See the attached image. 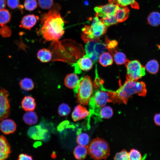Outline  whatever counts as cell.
<instances>
[{
  "mask_svg": "<svg viewBox=\"0 0 160 160\" xmlns=\"http://www.w3.org/2000/svg\"><path fill=\"white\" fill-rule=\"evenodd\" d=\"M47 132V129L42 128L40 125H36L30 127L27 134L33 140H41L44 138Z\"/></svg>",
  "mask_w": 160,
  "mask_h": 160,
  "instance_id": "cell-11",
  "label": "cell"
},
{
  "mask_svg": "<svg viewBox=\"0 0 160 160\" xmlns=\"http://www.w3.org/2000/svg\"><path fill=\"white\" fill-rule=\"evenodd\" d=\"M102 84L99 89H96L93 95L92 96L89 103L93 108H101L108 102L107 92L103 89Z\"/></svg>",
  "mask_w": 160,
  "mask_h": 160,
  "instance_id": "cell-7",
  "label": "cell"
},
{
  "mask_svg": "<svg viewBox=\"0 0 160 160\" xmlns=\"http://www.w3.org/2000/svg\"><path fill=\"white\" fill-rule=\"evenodd\" d=\"M107 49V44L99 41L95 44L94 49L95 52L100 55L101 54Z\"/></svg>",
  "mask_w": 160,
  "mask_h": 160,
  "instance_id": "cell-34",
  "label": "cell"
},
{
  "mask_svg": "<svg viewBox=\"0 0 160 160\" xmlns=\"http://www.w3.org/2000/svg\"><path fill=\"white\" fill-rule=\"evenodd\" d=\"M71 112L70 107L65 103L60 104L58 107V112L59 115L61 116H68Z\"/></svg>",
  "mask_w": 160,
  "mask_h": 160,
  "instance_id": "cell-32",
  "label": "cell"
},
{
  "mask_svg": "<svg viewBox=\"0 0 160 160\" xmlns=\"http://www.w3.org/2000/svg\"><path fill=\"white\" fill-rule=\"evenodd\" d=\"M90 114L87 108L81 104L76 106L72 112L71 117L75 122L84 119Z\"/></svg>",
  "mask_w": 160,
  "mask_h": 160,
  "instance_id": "cell-13",
  "label": "cell"
},
{
  "mask_svg": "<svg viewBox=\"0 0 160 160\" xmlns=\"http://www.w3.org/2000/svg\"><path fill=\"white\" fill-rule=\"evenodd\" d=\"M6 6L5 0H0V10L4 9Z\"/></svg>",
  "mask_w": 160,
  "mask_h": 160,
  "instance_id": "cell-44",
  "label": "cell"
},
{
  "mask_svg": "<svg viewBox=\"0 0 160 160\" xmlns=\"http://www.w3.org/2000/svg\"><path fill=\"white\" fill-rule=\"evenodd\" d=\"M21 104L22 108L26 111H33L36 107L35 99L30 96L24 97L22 100Z\"/></svg>",
  "mask_w": 160,
  "mask_h": 160,
  "instance_id": "cell-19",
  "label": "cell"
},
{
  "mask_svg": "<svg viewBox=\"0 0 160 160\" xmlns=\"http://www.w3.org/2000/svg\"><path fill=\"white\" fill-rule=\"evenodd\" d=\"M113 159L115 160H129L128 152L125 149H123L116 153Z\"/></svg>",
  "mask_w": 160,
  "mask_h": 160,
  "instance_id": "cell-38",
  "label": "cell"
},
{
  "mask_svg": "<svg viewBox=\"0 0 160 160\" xmlns=\"http://www.w3.org/2000/svg\"><path fill=\"white\" fill-rule=\"evenodd\" d=\"M8 92L0 87V121L6 118L9 114L10 106Z\"/></svg>",
  "mask_w": 160,
  "mask_h": 160,
  "instance_id": "cell-8",
  "label": "cell"
},
{
  "mask_svg": "<svg viewBox=\"0 0 160 160\" xmlns=\"http://www.w3.org/2000/svg\"><path fill=\"white\" fill-rule=\"evenodd\" d=\"M37 7V3L36 0H25L24 1V7L27 10L32 11Z\"/></svg>",
  "mask_w": 160,
  "mask_h": 160,
  "instance_id": "cell-35",
  "label": "cell"
},
{
  "mask_svg": "<svg viewBox=\"0 0 160 160\" xmlns=\"http://www.w3.org/2000/svg\"><path fill=\"white\" fill-rule=\"evenodd\" d=\"M73 154L74 157L77 159H84L86 158L88 154L87 145H77L74 149Z\"/></svg>",
  "mask_w": 160,
  "mask_h": 160,
  "instance_id": "cell-20",
  "label": "cell"
},
{
  "mask_svg": "<svg viewBox=\"0 0 160 160\" xmlns=\"http://www.w3.org/2000/svg\"><path fill=\"white\" fill-rule=\"evenodd\" d=\"M11 17L10 14L8 10L5 9L0 10V25L1 26L8 23Z\"/></svg>",
  "mask_w": 160,
  "mask_h": 160,
  "instance_id": "cell-31",
  "label": "cell"
},
{
  "mask_svg": "<svg viewBox=\"0 0 160 160\" xmlns=\"http://www.w3.org/2000/svg\"><path fill=\"white\" fill-rule=\"evenodd\" d=\"M99 39L91 40L86 43L85 46L86 56L90 58L93 63L97 62L99 60L100 55L94 52V47L95 43L99 41Z\"/></svg>",
  "mask_w": 160,
  "mask_h": 160,
  "instance_id": "cell-16",
  "label": "cell"
},
{
  "mask_svg": "<svg viewBox=\"0 0 160 160\" xmlns=\"http://www.w3.org/2000/svg\"><path fill=\"white\" fill-rule=\"evenodd\" d=\"M93 63L90 58L85 55L76 63H73L72 66L74 68V73L79 74L81 73L82 71H86L90 70Z\"/></svg>",
  "mask_w": 160,
  "mask_h": 160,
  "instance_id": "cell-9",
  "label": "cell"
},
{
  "mask_svg": "<svg viewBox=\"0 0 160 160\" xmlns=\"http://www.w3.org/2000/svg\"><path fill=\"white\" fill-rule=\"evenodd\" d=\"M81 80L76 73H70L67 75L64 80L65 86L70 89H73L75 94L77 92Z\"/></svg>",
  "mask_w": 160,
  "mask_h": 160,
  "instance_id": "cell-12",
  "label": "cell"
},
{
  "mask_svg": "<svg viewBox=\"0 0 160 160\" xmlns=\"http://www.w3.org/2000/svg\"><path fill=\"white\" fill-rule=\"evenodd\" d=\"M100 20L106 27L116 24L118 23L115 14L102 18Z\"/></svg>",
  "mask_w": 160,
  "mask_h": 160,
  "instance_id": "cell-33",
  "label": "cell"
},
{
  "mask_svg": "<svg viewBox=\"0 0 160 160\" xmlns=\"http://www.w3.org/2000/svg\"><path fill=\"white\" fill-rule=\"evenodd\" d=\"M106 26L96 15L90 25H85L82 29L81 37L87 43L88 41L99 38L106 32Z\"/></svg>",
  "mask_w": 160,
  "mask_h": 160,
  "instance_id": "cell-3",
  "label": "cell"
},
{
  "mask_svg": "<svg viewBox=\"0 0 160 160\" xmlns=\"http://www.w3.org/2000/svg\"><path fill=\"white\" fill-rule=\"evenodd\" d=\"M11 33V29L8 26L4 25L0 28V34L3 37H9Z\"/></svg>",
  "mask_w": 160,
  "mask_h": 160,
  "instance_id": "cell-39",
  "label": "cell"
},
{
  "mask_svg": "<svg viewBox=\"0 0 160 160\" xmlns=\"http://www.w3.org/2000/svg\"><path fill=\"white\" fill-rule=\"evenodd\" d=\"M93 91V84L90 77L88 76L81 77L76 93L77 102L81 105H88Z\"/></svg>",
  "mask_w": 160,
  "mask_h": 160,
  "instance_id": "cell-5",
  "label": "cell"
},
{
  "mask_svg": "<svg viewBox=\"0 0 160 160\" xmlns=\"http://www.w3.org/2000/svg\"><path fill=\"white\" fill-rule=\"evenodd\" d=\"M129 9L127 6H118L115 12L118 23H121L125 21L129 17Z\"/></svg>",
  "mask_w": 160,
  "mask_h": 160,
  "instance_id": "cell-18",
  "label": "cell"
},
{
  "mask_svg": "<svg viewBox=\"0 0 160 160\" xmlns=\"http://www.w3.org/2000/svg\"><path fill=\"white\" fill-rule=\"evenodd\" d=\"M0 123V129L5 135L14 133L16 130L17 126L15 122L10 119H4Z\"/></svg>",
  "mask_w": 160,
  "mask_h": 160,
  "instance_id": "cell-14",
  "label": "cell"
},
{
  "mask_svg": "<svg viewBox=\"0 0 160 160\" xmlns=\"http://www.w3.org/2000/svg\"><path fill=\"white\" fill-rule=\"evenodd\" d=\"M148 24L153 26H157L160 25V13L158 12H151L147 18Z\"/></svg>",
  "mask_w": 160,
  "mask_h": 160,
  "instance_id": "cell-24",
  "label": "cell"
},
{
  "mask_svg": "<svg viewBox=\"0 0 160 160\" xmlns=\"http://www.w3.org/2000/svg\"><path fill=\"white\" fill-rule=\"evenodd\" d=\"M38 16L33 14L24 16L21 22V26L25 29L30 30L36 24Z\"/></svg>",
  "mask_w": 160,
  "mask_h": 160,
  "instance_id": "cell-17",
  "label": "cell"
},
{
  "mask_svg": "<svg viewBox=\"0 0 160 160\" xmlns=\"http://www.w3.org/2000/svg\"><path fill=\"white\" fill-rule=\"evenodd\" d=\"M88 153L95 160L105 159L109 156L110 148L105 140L100 137L92 140L87 145Z\"/></svg>",
  "mask_w": 160,
  "mask_h": 160,
  "instance_id": "cell-4",
  "label": "cell"
},
{
  "mask_svg": "<svg viewBox=\"0 0 160 160\" xmlns=\"http://www.w3.org/2000/svg\"><path fill=\"white\" fill-rule=\"evenodd\" d=\"M124 64L127 69L126 78L137 81L145 75V68L138 60L127 59Z\"/></svg>",
  "mask_w": 160,
  "mask_h": 160,
  "instance_id": "cell-6",
  "label": "cell"
},
{
  "mask_svg": "<svg viewBox=\"0 0 160 160\" xmlns=\"http://www.w3.org/2000/svg\"><path fill=\"white\" fill-rule=\"evenodd\" d=\"M89 137L88 134L86 133L80 132L77 134L76 141L79 145L86 146L89 143Z\"/></svg>",
  "mask_w": 160,
  "mask_h": 160,
  "instance_id": "cell-29",
  "label": "cell"
},
{
  "mask_svg": "<svg viewBox=\"0 0 160 160\" xmlns=\"http://www.w3.org/2000/svg\"><path fill=\"white\" fill-rule=\"evenodd\" d=\"M11 152L10 146L4 136L0 135V160L7 158Z\"/></svg>",
  "mask_w": 160,
  "mask_h": 160,
  "instance_id": "cell-15",
  "label": "cell"
},
{
  "mask_svg": "<svg viewBox=\"0 0 160 160\" xmlns=\"http://www.w3.org/2000/svg\"><path fill=\"white\" fill-rule=\"evenodd\" d=\"M110 3H113L119 6L130 5L132 8L139 9V5L135 0H109Z\"/></svg>",
  "mask_w": 160,
  "mask_h": 160,
  "instance_id": "cell-21",
  "label": "cell"
},
{
  "mask_svg": "<svg viewBox=\"0 0 160 160\" xmlns=\"http://www.w3.org/2000/svg\"><path fill=\"white\" fill-rule=\"evenodd\" d=\"M118 5L110 3L105 5L97 6L94 8L96 15L102 18L114 14Z\"/></svg>",
  "mask_w": 160,
  "mask_h": 160,
  "instance_id": "cell-10",
  "label": "cell"
},
{
  "mask_svg": "<svg viewBox=\"0 0 160 160\" xmlns=\"http://www.w3.org/2000/svg\"><path fill=\"white\" fill-rule=\"evenodd\" d=\"M32 157L30 155L26 154L21 153L18 156V160H33Z\"/></svg>",
  "mask_w": 160,
  "mask_h": 160,
  "instance_id": "cell-42",
  "label": "cell"
},
{
  "mask_svg": "<svg viewBox=\"0 0 160 160\" xmlns=\"http://www.w3.org/2000/svg\"><path fill=\"white\" fill-rule=\"evenodd\" d=\"M107 47L110 52L114 49L117 45L118 43L117 41L115 40L110 41L108 39H106Z\"/></svg>",
  "mask_w": 160,
  "mask_h": 160,
  "instance_id": "cell-40",
  "label": "cell"
},
{
  "mask_svg": "<svg viewBox=\"0 0 160 160\" xmlns=\"http://www.w3.org/2000/svg\"><path fill=\"white\" fill-rule=\"evenodd\" d=\"M104 88L107 92L108 102L113 104H127L132 95L137 94L140 96L145 97L147 93L146 85L144 82L133 81L127 78L124 84L121 85L116 91Z\"/></svg>",
  "mask_w": 160,
  "mask_h": 160,
  "instance_id": "cell-2",
  "label": "cell"
},
{
  "mask_svg": "<svg viewBox=\"0 0 160 160\" xmlns=\"http://www.w3.org/2000/svg\"><path fill=\"white\" fill-rule=\"evenodd\" d=\"M37 56L41 62L47 63L51 60L52 58V54L49 49L44 48L38 51L37 53Z\"/></svg>",
  "mask_w": 160,
  "mask_h": 160,
  "instance_id": "cell-23",
  "label": "cell"
},
{
  "mask_svg": "<svg viewBox=\"0 0 160 160\" xmlns=\"http://www.w3.org/2000/svg\"><path fill=\"white\" fill-rule=\"evenodd\" d=\"M154 120L155 124L157 125L160 126V113H156L155 115Z\"/></svg>",
  "mask_w": 160,
  "mask_h": 160,
  "instance_id": "cell-43",
  "label": "cell"
},
{
  "mask_svg": "<svg viewBox=\"0 0 160 160\" xmlns=\"http://www.w3.org/2000/svg\"><path fill=\"white\" fill-rule=\"evenodd\" d=\"M111 53L113 55L114 60L116 64L119 65L124 64L127 59L124 53L116 51H114Z\"/></svg>",
  "mask_w": 160,
  "mask_h": 160,
  "instance_id": "cell-30",
  "label": "cell"
},
{
  "mask_svg": "<svg viewBox=\"0 0 160 160\" xmlns=\"http://www.w3.org/2000/svg\"><path fill=\"white\" fill-rule=\"evenodd\" d=\"M23 119L26 124L32 125L37 123L38 117L36 113L33 111H28L24 114Z\"/></svg>",
  "mask_w": 160,
  "mask_h": 160,
  "instance_id": "cell-22",
  "label": "cell"
},
{
  "mask_svg": "<svg viewBox=\"0 0 160 160\" xmlns=\"http://www.w3.org/2000/svg\"><path fill=\"white\" fill-rule=\"evenodd\" d=\"M61 7L58 3L53 4L48 11L42 14L39 33L45 41H52L51 47L55 53L61 54L65 51L60 38L65 33V21L60 13Z\"/></svg>",
  "mask_w": 160,
  "mask_h": 160,
  "instance_id": "cell-1",
  "label": "cell"
},
{
  "mask_svg": "<svg viewBox=\"0 0 160 160\" xmlns=\"http://www.w3.org/2000/svg\"><path fill=\"white\" fill-rule=\"evenodd\" d=\"M7 4L9 7L12 9H15L19 7V0H7Z\"/></svg>",
  "mask_w": 160,
  "mask_h": 160,
  "instance_id": "cell-41",
  "label": "cell"
},
{
  "mask_svg": "<svg viewBox=\"0 0 160 160\" xmlns=\"http://www.w3.org/2000/svg\"><path fill=\"white\" fill-rule=\"evenodd\" d=\"M99 59L100 64L104 67L111 65L113 63L112 57L108 52H102L100 55Z\"/></svg>",
  "mask_w": 160,
  "mask_h": 160,
  "instance_id": "cell-25",
  "label": "cell"
},
{
  "mask_svg": "<svg viewBox=\"0 0 160 160\" xmlns=\"http://www.w3.org/2000/svg\"><path fill=\"white\" fill-rule=\"evenodd\" d=\"M19 84L21 88L26 91H30L33 89L34 87L33 81L29 78L23 79L21 80Z\"/></svg>",
  "mask_w": 160,
  "mask_h": 160,
  "instance_id": "cell-27",
  "label": "cell"
},
{
  "mask_svg": "<svg viewBox=\"0 0 160 160\" xmlns=\"http://www.w3.org/2000/svg\"><path fill=\"white\" fill-rule=\"evenodd\" d=\"M145 68L149 73L154 74L158 72L159 65L156 60L153 59L148 62Z\"/></svg>",
  "mask_w": 160,
  "mask_h": 160,
  "instance_id": "cell-26",
  "label": "cell"
},
{
  "mask_svg": "<svg viewBox=\"0 0 160 160\" xmlns=\"http://www.w3.org/2000/svg\"><path fill=\"white\" fill-rule=\"evenodd\" d=\"M129 160H140L142 159V156L140 153L137 150L132 149L128 152Z\"/></svg>",
  "mask_w": 160,
  "mask_h": 160,
  "instance_id": "cell-36",
  "label": "cell"
},
{
  "mask_svg": "<svg viewBox=\"0 0 160 160\" xmlns=\"http://www.w3.org/2000/svg\"><path fill=\"white\" fill-rule=\"evenodd\" d=\"M38 2L39 7L44 9H50L53 5V0H38Z\"/></svg>",
  "mask_w": 160,
  "mask_h": 160,
  "instance_id": "cell-37",
  "label": "cell"
},
{
  "mask_svg": "<svg viewBox=\"0 0 160 160\" xmlns=\"http://www.w3.org/2000/svg\"><path fill=\"white\" fill-rule=\"evenodd\" d=\"M100 117L102 119H108L111 117L113 114L112 108L109 106H105L101 108L99 111Z\"/></svg>",
  "mask_w": 160,
  "mask_h": 160,
  "instance_id": "cell-28",
  "label": "cell"
}]
</instances>
